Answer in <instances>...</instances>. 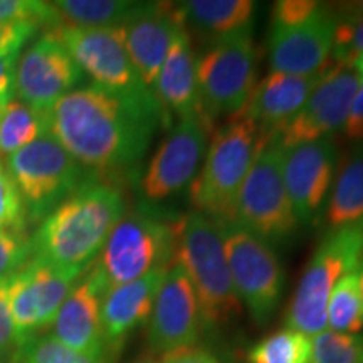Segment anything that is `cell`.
I'll return each instance as SVG.
<instances>
[{"mask_svg": "<svg viewBox=\"0 0 363 363\" xmlns=\"http://www.w3.org/2000/svg\"><path fill=\"white\" fill-rule=\"evenodd\" d=\"M48 133L79 165L128 169L142 160L158 125H169L158 104L89 84L72 89L45 111Z\"/></svg>", "mask_w": 363, "mask_h": 363, "instance_id": "obj_1", "label": "cell"}, {"mask_svg": "<svg viewBox=\"0 0 363 363\" xmlns=\"http://www.w3.org/2000/svg\"><path fill=\"white\" fill-rule=\"evenodd\" d=\"M123 194L103 182H84L40 220L30 239L33 259L83 276L125 216Z\"/></svg>", "mask_w": 363, "mask_h": 363, "instance_id": "obj_2", "label": "cell"}, {"mask_svg": "<svg viewBox=\"0 0 363 363\" xmlns=\"http://www.w3.org/2000/svg\"><path fill=\"white\" fill-rule=\"evenodd\" d=\"M272 138L239 113L212 131L202 169L189 185L194 212L214 222L233 220L240 187Z\"/></svg>", "mask_w": 363, "mask_h": 363, "instance_id": "obj_3", "label": "cell"}, {"mask_svg": "<svg viewBox=\"0 0 363 363\" xmlns=\"http://www.w3.org/2000/svg\"><path fill=\"white\" fill-rule=\"evenodd\" d=\"M175 264L189 276L201 310L202 330H217L235 320L242 303L235 293L219 225L190 212L182 217Z\"/></svg>", "mask_w": 363, "mask_h": 363, "instance_id": "obj_4", "label": "cell"}, {"mask_svg": "<svg viewBox=\"0 0 363 363\" xmlns=\"http://www.w3.org/2000/svg\"><path fill=\"white\" fill-rule=\"evenodd\" d=\"M182 217L135 212L121 217L91 266L106 291L175 264Z\"/></svg>", "mask_w": 363, "mask_h": 363, "instance_id": "obj_5", "label": "cell"}, {"mask_svg": "<svg viewBox=\"0 0 363 363\" xmlns=\"http://www.w3.org/2000/svg\"><path fill=\"white\" fill-rule=\"evenodd\" d=\"M363 224L331 229L308 262L286 311V328L315 337L328 326V301L345 271L360 264Z\"/></svg>", "mask_w": 363, "mask_h": 363, "instance_id": "obj_6", "label": "cell"}, {"mask_svg": "<svg viewBox=\"0 0 363 363\" xmlns=\"http://www.w3.org/2000/svg\"><path fill=\"white\" fill-rule=\"evenodd\" d=\"M201 115L214 126L222 115H238L256 86V48L251 27L212 40L197 57Z\"/></svg>", "mask_w": 363, "mask_h": 363, "instance_id": "obj_7", "label": "cell"}, {"mask_svg": "<svg viewBox=\"0 0 363 363\" xmlns=\"http://www.w3.org/2000/svg\"><path fill=\"white\" fill-rule=\"evenodd\" d=\"M233 220L267 244H283L299 222L283 179V148L276 136L256 158L235 202Z\"/></svg>", "mask_w": 363, "mask_h": 363, "instance_id": "obj_8", "label": "cell"}, {"mask_svg": "<svg viewBox=\"0 0 363 363\" xmlns=\"http://www.w3.org/2000/svg\"><path fill=\"white\" fill-rule=\"evenodd\" d=\"M235 293L257 326H264L278 310L284 291V269L266 240L234 220L216 222Z\"/></svg>", "mask_w": 363, "mask_h": 363, "instance_id": "obj_9", "label": "cell"}, {"mask_svg": "<svg viewBox=\"0 0 363 363\" xmlns=\"http://www.w3.org/2000/svg\"><path fill=\"white\" fill-rule=\"evenodd\" d=\"M51 34L71 54L79 69L94 81L93 84L136 101L158 104L153 91L143 83L131 62L121 26L101 29L59 26Z\"/></svg>", "mask_w": 363, "mask_h": 363, "instance_id": "obj_10", "label": "cell"}, {"mask_svg": "<svg viewBox=\"0 0 363 363\" xmlns=\"http://www.w3.org/2000/svg\"><path fill=\"white\" fill-rule=\"evenodd\" d=\"M7 170L33 220H43L84 184L79 163L49 133L9 157Z\"/></svg>", "mask_w": 363, "mask_h": 363, "instance_id": "obj_11", "label": "cell"}, {"mask_svg": "<svg viewBox=\"0 0 363 363\" xmlns=\"http://www.w3.org/2000/svg\"><path fill=\"white\" fill-rule=\"evenodd\" d=\"M212 131L214 126L202 116L185 118L172 128L140 180L147 201H165L192 184L206 157Z\"/></svg>", "mask_w": 363, "mask_h": 363, "instance_id": "obj_12", "label": "cell"}, {"mask_svg": "<svg viewBox=\"0 0 363 363\" xmlns=\"http://www.w3.org/2000/svg\"><path fill=\"white\" fill-rule=\"evenodd\" d=\"M79 279L72 272L34 259L13 274L7 281V299L13 326L21 337L30 340L35 331L52 325Z\"/></svg>", "mask_w": 363, "mask_h": 363, "instance_id": "obj_13", "label": "cell"}, {"mask_svg": "<svg viewBox=\"0 0 363 363\" xmlns=\"http://www.w3.org/2000/svg\"><path fill=\"white\" fill-rule=\"evenodd\" d=\"M360 79L362 74L357 69L333 62V67L310 94L305 106L276 136L281 148L286 150L301 143L330 138L342 130Z\"/></svg>", "mask_w": 363, "mask_h": 363, "instance_id": "obj_14", "label": "cell"}, {"mask_svg": "<svg viewBox=\"0 0 363 363\" xmlns=\"http://www.w3.org/2000/svg\"><path fill=\"white\" fill-rule=\"evenodd\" d=\"M83 71L51 33L40 35L17 61L16 94L22 103L48 111L71 93Z\"/></svg>", "mask_w": 363, "mask_h": 363, "instance_id": "obj_15", "label": "cell"}, {"mask_svg": "<svg viewBox=\"0 0 363 363\" xmlns=\"http://www.w3.org/2000/svg\"><path fill=\"white\" fill-rule=\"evenodd\" d=\"M337 157L331 136L283 150V179L299 224L315 225L320 220Z\"/></svg>", "mask_w": 363, "mask_h": 363, "instance_id": "obj_16", "label": "cell"}, {"mask_svg": "<svg viewBox=\"0 0 363 363\" xmlns=\"http://www.w3.org/2000/svg\"><path fill=\"white\" fill-rule=\"evenodd\" d=\"M202 333L199 301L189 276L179 264L167 271L148 320L147 342L152 352L165 353L197 345Z\"/></svg>", "mask_w": 363, "mask_h": 363, "instance_id": "obj_17", "label": "cell"}, {"mask_svg": "<svg viewBox=\"0 0 363 363\" xmlns=\"http://www.w3.org/2000/svg\"><path fill=\"white\" fill-rule=\"evenodd\" d=\"M185 27L182 6L174 2H140L133 16L121 26L131 62L150 89L175 35Z\"/></svg>", "mask_w": 363, "mask_h": 363, "instance_id": "obj_18", "label": "cell"}, {"mask_svg": "<svg viewBox=\"0 0 363 363\" xmlns=\"http://www.w3.org/2000/svg\"><path fill=\"white\" fill-rule=\"evenodd\" d=\"M337 13L325 4L315 16L291 27H272L269 66L272 72L310 76L328 65Z\"/></svg>", "mask_w": 363, "mask_h": 363, "instance_id": "obj_19", "label": "cell"}, {"mask_svg": "<svg viewBox=\"0 0 363 363\" xmlns=\"http://www.w3.org/2000/svg\"><path fill=\"white\" fill-rule=\"evenodd\" d=\"M106 293L96 271L89 267L76 283L52 321L51 337L83 355L108 358L101 326V303Z\"/></svg>", "mask_w": 363, "mask_h": 363, "instance_id": "obj_20", "label": "cell"}, {"mask_svg": "<svg viewBox=\"0 0 363 363\" xmlns=\"http://www.w3.org/2000/svg\"><path fill=\"white\" fill-rule=\"evenodd\" d=\"M331 67L333 61L330 59L323 69L310 76L271 72L259 84L254 86L251 96L239 115L251 120L266 135L278 136L279 131L305 106L310 94L328 74Z\"/></svg>", "mask_w": 363, "mask_h": 363, "instance_id": "obj_21", "label": "cell"}, {"mask_svg": "<svg viewBox=\"0 0 363 363\" xmlns=\"http://www.w3.org/2000/svg\"><path fill=\"white\" fill-rule=\"evenodd\" d=\"M152 91L169 123L174 116L179 118V121L185 118L202 116L197 83V57L190 44L187 27L175 35Z\"/></svg>", "mask_w": 363, "mask_h": 363, "instance_id": "obj_22", "label": "cell"}, {"mask_svg": "<svg viewBox=\"0 0 363 363\" xmlns=\"http://www.w3.org/2000/svg\"><path fill=\"white\" fill-rule=\"evenodd\" d=\"M169 269L148 272L143 278L110 288L101 303V326L108 353L128 338L131 331L148 323L157 293Z\"/></svg>", "mask_w": 363, "mask_h": 363, "instance_id": "obj_23", "label": "cell"}, {"mask_svg": "<svg viewBox=\"0 0 363 363\" xmlns=\"http://www.w3.org/2000/svg\"><path fill=\"white\" fill-rule=\"evenodd\" d=\"M325 216L331 229L363 224V147L342 160Z\"/></svg>", "mask_w": 363, "mask_h": 363, "instance_id": "obj_24", "label": "cell"}, {"mask_svg": "<svg viewBox=\"0 0 363 363\" xmlns=\"http://www.w3.org/2000/svg\"><path fill=\"white\" fill-rule=\"evenodd\" d=\"M180 6L185 24L216 40L251 27L256 4L251 0H189Z\"/></svg>", "mask_w": 363, "mask_h": 363, "instance_id": "obj_25", "label": "cell"}, {"mask_svg": "<svg viewBox=\"0 0 363 363\" xmlns=\"http://www.w3.org/2000/svg\"><path fill=\"white\" fill-rule=\"evenodd\" d=\"M59 26L120 27L133 16L140 2L125 0H57L52 2Z\"/></svg>", "mask_w": 363, "mask_h": 363, "instance_id": "obj_26", "label": "cell"}, {"mask_svg": "<svg viewBox=\"0 0 363 363\" xmlns=\"http://www.w3.org/2000/svg\"><path fill=\"white\" fill-rule=\"evenodd\" d=\"M48 135L45 111L13 99L0 111V155L11 157Z\"/></svg>", "mask_w": 363, "mask_h": 363, "instance_id": "obj_27", "label": "cell"}, {"mask_svg": "<svg viewBox=\"0 0 363 363\" xmlns=\"http://www.w3.org/2000/svg\"><path fill=\"white\" fill-rule=\"evenodd\" d=\"M328 328L337 333L357 335L363 328V298L358 266L340 276L328 301Z\"/></svg>", "mask_w": 363, "mask_h": 363, "instance_id": "obj_28", "label": "cell"}, {"mask_svg": "<svg viewBox=\"0 0 363 363\" xmlns=\"http://www.w3.org/2000/svg\"><path fill=\"white\" fill-rule=\"evenodd\" d=\"M311 338L299 331L283 328L267 335L247 353L249 363H308Z\"/></svg>", "mask_w": 363, "mask_h": 363, "instance_id": "obj_29", "label": "cell"}, {"mask_svg": "<svg viewBox=\"0 0 363 363\" xmlns=\"http://www.w3.org/2000/svg\"><path fill=\"white\" fill-rule=\"evenodd\" d=\"M308 363H363L362 335L325 330L311 337Z\"/></svg>", "mask_w": 363, "mask_h": 363, "instance_id": "obj_30", "label": "cell"}, {"mask_svg": "<svg viewBox=\"0 0 363 363\" xmlns=\"http://www.w3.org/2000/svg\"><path fill=\"white\" fill-rule=\"evenodd\" d=\"M16 363H108V358L83 355L45 335L27 340L17 352Z\"/></svg>", "mask_w": 363, "mask_h": 363, "instance_id": "obj_31", "label": "cell"}, {"mask_svg": "<svg viewBox=\"0 0 363 363\" xmlns=\"http://www.w3.org/2000/svg\"><path fill=\"white\" fill-rule=\"evenodd\" d=\"M363 56V17L337 16L333 48L330 59L335 65L355 69L358 59Z\"/></svg>", "mask_w": 363, "mask_h": 363, "instance_id": "obj_32", "label": "cell"}, {"mask_svg": "<svg viewBox=\"0 0 363 363\" xmlns=\"http://www.w3.org/2000/svg\"><path fill=\"white\" fill-rule=\"evenodd\" d=\"M0 22L11 24H40L59 27V21L52 2H39V0H0Z\"/></svg>", "mask_w": 363, "mask_h": 363, "instance_id": "obj_33", "label": "cell"}, {"mask_svg": "<svg viewBox=\"0 0 363 363\" xmlns=\"http://www.w3.org/2000/svg\"><path fill=\"white\" fill-rule=\"evenodd\" d=\"M27 211L16 182L7 167L0 162V230L22 233L26 227Z\"/></svg>", "mask_w": 363, "mask_h": 363, "instance_id": "obj_34", "label": "cell"}, {"mask_svg": "<svg viewBox=\"0 0 363 363\" xmlns=\"http://www.w3.org/2000/svg\"><path fill=\"white\" fill-rule=\"evenodd\" d=\"M33 257L30 239L22 233L0 230V281H9Z\"/></svg>", "mask_w": 363, "mask_h": 363, "instance_id": "obj_35", "label": "cell"}, {"mask_svg": "<svg viewBox=\"0 0 363 363\" xmlns=\"http://www.w3.org/2000/svg\"><path fill=\"white\" fill-rule=\"evenodd\" d=\"M323 4L315 0H279L272 9V27H291L315 16Z\"/></svg>", "mask_w": 363, "mask_h": 363, "instance_id": "obj_36", "label": "cell"}, {"mask_svg": "<svg viewBox=\"0 0 363 363\" xmlns=\"http://www.w3.org/2000/svg\"><path fill=\"white\" fill-rule=\"evenodd\" d=\"M27 342L13 326L7 299V281H0V348L4 350H19Z\"/></svg>", "mask_w": 363, "mask_h": 363, "instance_id": "obj_37", "label": "cell"}, {"mask_svg": "<svg viewBox=\"0 0 363 363\" xmlns=\"http://www.w3.org/2000/svg\"><path fill=\"white\" fill-rule=\"evenodd\" d=\"M38 27L30 24H11L0 22V57L12 52H19L29 38H33Z\"/></svg>", "mask_w": 363, "mask_h": 363, "instance_id": "obj_38", "label": "cell"}, {"mask_svg": "<svg viewBox=\"0 0 363 363\" xmlns=\"http://www.w3.org/2000/svg\"><path fill=\"white\" fill-rule=\"evenodd\" d=\"M19 52L0 57V111L13 101L16 96V72Z\"/></svg>", "mask_w": 363, "mask_h": 363, "instance_id": "obj_39", "label": "cell"}, {"mask_svg": "<svg viewBox=\"0 0 363 363\" xmlns=\"http://www.w3.org/2000/svg\"><path fill=\"white\" fill-rule=\"evenodd\" d=\"M162 363H220L214 353L207 348L192 345V347H184L179 350L169 352L162 357Z\"/></svg>", "mask_w": 363, "mask_h": 363, "instance_id": "obj_40", "label": "cell"}, {"mask_svg": "<svg viewBox=\"0 0 363 363\" xmlns=\"http://www.w3.org/2000/svg\"><path fill=\"white\" fill-rule=\"evenodd\" d=\"M343 130L350 140H363V74Z\"/></svg>", "mask_w": 363, "mask_h": 363, "instance_id": "obj_41", "label": "cell"}, {"mask_svg": "<svg viewBox=\"0 0 363 363\" xmlns=\"http://www.w3.org/2000/svg\"><path fill=\"white\" fill-rule=\"evenodd\" d=\"M342 12L345 16H355L363 17V2H348V4H340L338 13Z\"/></svg>", "mask_w": 363, "mask_h": 363, "instance_id": "obj_42", "label": "cell"}, {"mask_svg": "<svg viewBox=\"0 0 363 363\" xmlns=\"http://www.w3.org/2000/svg\"><path fill=\"white\" fill-rule=\"evenodd\" d=\"M19 350H4L0 348V363H16V355Z\"/></svg>", "mask_w": 363, "mask_h": 363, "instance_id": "obj_43", "label": "cell"}, {"mask_svg": "<svg viewBox=\"0 0 363 363\" xmlns=\"http://www.w3.org/2000/svg\"><path fill=\"white\" fill-rule=\"evenodd\" d=\"M358 272H360V288H362V298H363V252L360 257V264H358Z\"/></svg>", "mask_w": 363, "mask_h": 363, "instance_id": "obj_44", "label": "cell"}, {"mask_svg": "<svg viewBox=\"0 0 363 363\" xmlns=\"http://www.w3.org/2000/svg\"><path fill=\"white\" fill-rule=\"evenodd\" d=\"M136 363H162L160 360H157L155 357H145L142 360H138Z\"/></svg>", "mask_w": 363, "mask_h": 363, "instance_id": "obj_45", "label": "cell"}, {"mask_svg": "<svg viewBox=\"0 0 363 363\" xmlns=\"http://www.w3.org/2000/svg\"><path fill=\"white\" fill-rule=\"evenodd\" d=\"M355 69L360 72V74H363V56L358 59V62L355 65Z\"/></svg>", "mask_w": 363, "mask_h": 363, "instance_id": "obj_46", "label": "cell"}]
</instances>
